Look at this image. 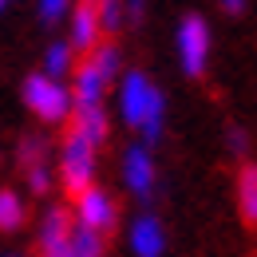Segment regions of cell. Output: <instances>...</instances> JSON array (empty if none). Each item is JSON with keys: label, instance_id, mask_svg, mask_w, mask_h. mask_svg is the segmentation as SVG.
<instances>
[{"label": "cell", "instance_id": "obj_1", "mask_svg": "<svg viewBox=\"0 0 257 257\" xmlns=\"http://www.w3.org/2000/svg\"><path fill=\"white\" fill-rule=\"evenodd\" d=\"M24 103H28V111L40 115L44 123H64L67 115L75 111V95H71V87H64L56 75H48V71H36L24 79Z\"/></svg>", "mask_w": 257, "mask_h": 257}, {"label": "cell", "instance_id": "obj_2", "mask_svg": "<svg viewBox=\"0 0 257 257\" xmlns=\"http://www.w3.org/2000/svg\"><path fill=\"white\" fill-rule=\"evenodd\" d=\"M95 143L83 135L79 127H71V135L64 139L60 147V178H64L67 194H79L83 186L95 182Z\"/></svg>", "mask_w": 257, "mask_h": 257}, {"label": "cell", "instance_id": "obj_3", "mask_svg": "<svg viewBox=\"0 0 257 257\" xmlns=\"http://www.w3.org/2000/svg\"><path fill=\"white\" fill-rule=\"evenodd\" d=\"M178 60H182V71L198 79L206 71V60H210V24L202 16H182L178 24Z\"/></svg>", "mask_w": 257, "mask_h": 257}, {"label": "cell", "instance_id": "obj_4", "mask_svg": "<svg viewBox=\"0 0 257 257\" xmlns=\"http://www.w3.org/2000/svg\"><path fill=\"white\" fill-rule=\"evenodd\" d=\"M75 218L79 225H91L99 233H111L115 222H119V206H115V198L103 190V186H83V190L75 194Z\"/></svg>", "mask_w": 257, "mask_h": 257}, {"label": "cell", "instance_id": "obj_5", "mask_svg": "<svg viewBox=\"0 0 257 257\" xmlns=\"http://www.w3.org/2000/svg\"><path fill=\"white\" fill-rule=\"evenodd\" d=\"M159 87L151 83V75L147 71H127L123 79H119V115H123V123L131 131H139L143 123V115H147V107H151V95H155Z\"/></svg>", "mask_w": 257, "mask_h": 257}, {"label": "cell", "instance_id": "obj_6", "mask_svg": "<svg viewBox=\"0 0 257 257\" xmlns=\"http://www.w3.org/2000/svg\"><path fill=\"white\" fill-rule=\"evenodd\" d=\"M123 186L135 198H151L155 190V159H151V147H131L123 155Z\"/></svg>", "mask_w": 257, "mask_h": 257}, {"label": "cell", "instance_id": "obj_7", "mask_svg": "<svg viewBox=\"0 0 257 257\" xmlns=\"http://www.w3.org/2000/svg\"><path fill=\"white\" fill-rule=\"evenodd\" d=\"M67 233H71V214H67L64 206H52V210L40 218L36 241H40L44 253H52V257H71L67 253Z\"/></svg>", "mask_w": 257, "mask_h": 257}, {"label": "cell", "instance_id": "obj_8", "mask_svg": "<svg viewBox=\"0 0 257 257\" xmlns=\"http://www.w3.org/2000/svg\"><path fill=\"white\" fill-rule=\"evenodd\" d=\"M127 241H131L135 257H162L166 253V229H162V222L155 214H139L135 225H131V233H127Z\"/></svg>", "mask_w": 257, "mask_h": 257}, {"label": "cell", "instance_id": "obj_9", "mask_svg": "<svg viewBox=\"0 0 257 257\" xmlns=\"http://www.w3.org/2000/svg\"><path fill=\"white\" fill-rule=\"evenodd\" d=\"M99 36H103V28H99V8L95 0H79L75 8H71V48L75 52H91L99 44Z\"/></svg>", "mask_w": 257, "mask_h": 257}, {"label": "cell", "instance_id": "obj_10", "mask_svg": "<svg viewBox=\"0 0 257 257\" xmlns=\"http://www.w3.org/2000/svg\"><path fill=\"white\" fill-rule=\"evenodd\" d=\"M237 214L249 229H257V162H245L237 174Z\"/></svg>", "mask_w": 257, "mask_h": 257}, {"label": "cell", "instance_id": "obj_11", "mask_svg": "<svg viewBox=\"0 0 257 257\" xmlns=\"http://www.w3.org/2000/svg\"><path fill=\"white\" fill-rule=\"evenodd\" d=\"M111 83L103 79V71H99L91 60L83 67H75V83H71V95L75 103H103V91H107Z\"/></svg>", "mask_w": 257, "mask_h": 257}, {"label": "cell", "instance_id": "obj_12", "mask_svg": "<svg viewBox=\"0 0 257 257\" xmlns=\"http://www.w3.org/2000/svg\"><path fill=\"white\" fill-rule=\"evenodd\" d=\"M67 253L71 257H103L107 253V233H99L91 225H75L67 233Z\"/></svg>", "mask_w": 257, "mask_h": 257}, {"label": "cell", "instance_id": "obj_13", "mask_svg": "<svg viewBox=\"0 0 257 257\" xmlns=\"http://www.w3.org/2000/svg\"><path fill=\"white\" fill-rule=\"evenodd\" d=\"M75 127L83 131L95 147L107 143V115H103V103H75Z\"/></svg>", "mask_w": 257, "mask_h": 257}, {"label": "cell", "instance_id": "obj_14", "mask_svg": "<svg viewBox=\"0 0 257 257\" xmlns=\"http://www.w3.org/2000/svg\"><path fill=\"white\" fill-rule=\"evenodd\" d=\"M162 131H166V95L155 91V95H151V107H147V115H143V123H139L143 147H155V143L162 139Z\"/></svg>", "mask_w": 257, "mask_h": 257}, {"label": "cell", "instance_id": "obj_15", "mask_svg": "<svg viewBox=\"0 0 257 257\" xmlns=\"http://www.w3.org/2000/svg\"><path fill=\"white\" fill-rule=\"evenodd\" d=\"M24 225V198L16 190H0V229L12 233Z\"/></svg>", "mask_w": 257, "mask_h": 257}, {"label": "cell", "instance_id": "obj_16", "mask_svg": "<svg viewBox=\"0 0 257 257\" xmlns=\"http://www.w3.org/2000/svg\"><path fill=\"white\" fill-rule=\"evenodd\" d=\"M71 52H75V48H71L67 40L52 44V48L44 52V71H48V75H56V79H64L67 71H71Z\"/></svg>", "mask_w": 257, "mask_h": 257}, {"label": "cell", "instance_id": "obj_17", "mask_svg": "<svg viewBox=\"0 0 257 257\" xmlns=\"http://www.w3.org/2000/svg\"><path fill=\"white\" fill-rule=\"evenodd\" d=\"M119 60H123V52H119L115 44H95V48H91V64L103 71V79H107V83L119 75Z\"/></svg>", "mask_w": 257, "mask_h": 257}, {"label": "cell", "instance_id": "obj_18", "mask_svg": "<svg viewBox=\"0 0 257 257\" xmlns=\"http://www.w3.org/2000/svg\"><path fill=\"white\" fill-rule=\"evenodd\" d=\"M95 8H99V28L103 32H119L123 28V20H127L123 0H95Z\"/></svg>", "mask_w": 257, "mask_h": 257}, {"label": "cell", "instance_id": "obj_19", "mask_svg": "<svg viewBox=\"0 0 257 257\" xmlns=\"http://www.w3.org/2000/svg\"><path fill=\"white\" fill-rule=\"evenodd\" d=\"M24 166H28V190H32L36 198L52 190V170L44 166V159H32V162H24Z\"/></svg>", "mask_w": 257, "mask_h": 257}, {"label": "cell", "instance_id": "obj_20", "mask_svg": "<svg viewBox=\"0 0 257 257\" xmlns=\"http://www.w3.org/2000/svg\"><path fill=\"white\" fill-rule=\"evenodd\" d=\"M225 147H229L233 159H245V155H249V135H245L241 127H229L225 131Z\"/></svg>", "mask_w": 257, "mask_h": 257}, {"label": "cell", "instance_id": "obj_21", "mask_svg": "<svg viewBox=\"0 0 257 257\" xmlns=\"http://www.w3.org/2000/svg\"><path fill=\"white\" fill-rule=\"evenodd\" d=\"M67 8H71V0H40V20L44 24H56V20H64Z\"/></svg>", "mask_w": 257, "mask_h": 257}, {"label": "cell", "instance_id": "obj_22", "mask_svg": "<svg viewBox=\"0 0 257 257\" xmlns=\"http://www.w3.org/2000/svg\"><path fill=\"white\" fill-rule=\"evenodd\" d=\"M20 159L24 162H32V159H44V139H24V147H20Z\"/></svg>", "mask_w": 257, "mask_h": 257}, {"label": "cell", "instance_id": "obj_23", "mask_svg": "<svg viewBox=\"0 0 257 257\" xmlns=\"http://www.w3.org/2000/svg\"><path fill=\"white\" fill-rule=\"evenodd\" d=\"M123 12H127V20H143V12H147V0H123Z\"/></svg>", "mask_w": 257, "mask_h": 257}, {"label": "cell", "instance_id": "obj_24", "mask_svg": "<svg viewBox=\"0 0 257 257\" xmlns=\"http://www.w3.org/2000/svg\"><path fill=\"white\" fill-rule=\"evenodd\" d=\"M218 4H222V12H225V16H241L249 0H218Z\"/></svg>", "mask_w": 257, "mask_h": 257}, {"label": "cell", "instance_id": "obj_25", "mask_svg": "<svg viewBox=\"0 0 257 257\" xmlns=\"http://www.w3.org/2000/svg\"><path fill=\"white\" fill-rule=\"evenodd\" d=\"M4 4H8V0H0V12H4Z\"/></svg>", "mask_w": 257, "mask_h": 257}]
</instances>
